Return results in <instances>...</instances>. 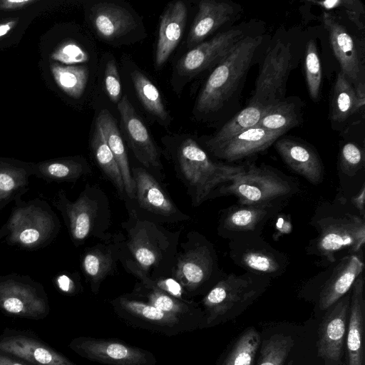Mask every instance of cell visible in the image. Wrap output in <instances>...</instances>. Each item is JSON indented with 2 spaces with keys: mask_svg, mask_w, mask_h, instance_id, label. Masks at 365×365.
Instances as JSON below:
<instances>
[{
  "mask_svg": "<svg viewBox=\"0 0 365 365\" xmlns=\"http://www.w3.org/2000/svg\"><path fill=\"white\" fill-rule=\"evenodd\" d=\"M351 290V289H350ZM350 291L331 305L319 329L317 351L325 365H340L348 327Z\"/></svg>",
  "mask_w": 365,
  "mask_h": 365,
  "instance_id": "cell-13",
  "label": "cell"
},
{
  "mask_svg": "<svg viewBox=\"0 0 365 365\" xmlns=\"http://www.w3.org/2000/svg\"><path fill=\"white\" fill-rule=\"evenodd\" d=\"M364 264L359 254L344 256L326 267L314 277L321 281L318 297L320 310L326 311L348 293L356 278L364 272Z\"/></svg>",
  "mask_w": 365,
  "mask_h": 365,
  "instance_id": "cell-16",
  "label": "cell"
},
{
  "mask_svg": "<svg viewBox=\"0 0 365 365\" xmlns=\"http://www.w3.org/2000/svg\"><path fill=\"white\" fill-rule=\"evenodd\" d=\"M58 285H59L60 288L62 290H63L65 292H67L69 290L71 280L68 277H66V275H62V276L59 277V278L58 279Z\"/></svg>",
  "mask_w": 365,
  "mask_h": 365,
  "instance_id": "cell-48",
  "label": "cell"
},
{
  "mask_svg": "<svg viewBox=\"0 0 365 365\" xmlns=\"http://www.w3.org/2000/svg\"><path fill=\"white\" fill-rule=\"evenodd\" d=\"M275 148L284 163L311 184L322 182L324 170L318 153L310 145L290 138L277 139Z\"/></svg>",
  "mask_w": 365,
  "mask_h": 365,
  "instance_id": "cell-20",
  "label": "cell"
},
{
  "mask_svg": "<svg viewBox=\"0 0 365 365\" xmlns=\"http://www.w3.org/2000/svg\"><path fill=\"white\" fill-rule=\"evenodd\" d=\"M283 134L255 125L209 150L217 158L233 163L264 151Z\"/></svg>",
  "mask_w": 365,
  "mask_h": 365,
  "instance_id": "cell-19",
  "label": "cell"
},
{
  "mask_svg": "<svg viewBox=\"0 0 365 365\" xmlns=\"http://www.w3.org/2000/svg\"><path fill=\"white\" fill-rule=\"evenodd\" d=\"M271 280L249 272L225 274L202 299L206 327L241 312L268 289Z\"/></svg>",
  "mask_w": 365,
  "mask_h": 365,
  "instance_id": "cell-4",
  "label": "cell"
},
{
  "mask_svg": "<svg viewBox=\"0 0 365 365\" xmlns=\"http://www.w3.org/2000/svg\"><path fill=\"white\" fill-rule=\"evenodd\" d=\"M0 351L24 359L35 365H76L53 349L25 336L0 340Z\"/></svg>",
  "mask_w": 365,
  "mask_h": 365,
  "instance_id": "cell-27",
  "label": "cell"
},
{
  "mask_svg": "<svg viewBox=\"0 0 365 365\" xmlns=\"http://www.w3.org/2000/svg\"><path fill=\"white\" fill-rule=\"evenodd\" d=\"M292 64L289 45L277 40L264 56L250 103L269 107L282 101Z\"/></svg>",
  "mask_w": 365,
  "mask_h": 365,
  "instance_id": "cell-11",
  "label": "cell"
},
{
  "mask_svg": "<svg viewBox=\"0 0 365 365\" xmlns=\"http://www.w3.org/2000/svg\"><path fill=\"white\" fill-rule=\"evenodd\" d=\"M82 265L92 292L97 294L102 281L111 274L115 261L110 250L93 247L84 255Z\"/></svg>",
  "mask_w": 365,
  "mask_h": 365,
  "instance_id": "cell-33",
  "label": "cell"
},
{
  "mask_svg": "<svg viewBox=\"0 0 365 365\" xmlns=\"http://www.w3.org/2000/svg\"><path fill=\"white\" fill-rule=\"evenodd\" d=\"M307 2L318 6L327 11L343 9L350 21H352L359 29L363 30L364 28V24L361 19V15L364 14V5L359 0H309L307 1Z\"/></svg>",
  "mask_w": 365,
  "mask_h": 365,
  "instance_id": "cell-41",
  "label": "cell"
},
{
  "mask_svg": "<svg viewBox=\"0 0 365 365\" xmlns=\"http://www.w3.org/2000/svg\"><path fill=\"white\" fill-rule=\"evenodd\" d=\"M135 185V198L139 206L148 212L166 222L186 220L188 216L182 213L170 200L158 181L142 168L133 169Z\"/></svg>",
  "mask_w": 365,
  "mask_h": 365,
  "instance_id": "cell-17",
  "label": "cell"
},
{
  "mask_svg": "<svg viewBox=\"0 0 365 365\" xmlns=\"http://www.w3.org/2000/svg\"><path fill=\"white\" fill-rule=\"evenodd\" d=\"M237 11L236 6L229 2L201 1L188 34L187 46L192 48L202 43L208 36L232 20Z\"/></svg>",
  "mask_w": 365,
  "mask_h": 365,
  "instance_id": "cell-23",
  "label": "cell"
},
{
  "mask_svg": "<svg viewBox=\"0 0 365 365\" xmlns=\"http://www.w3.org/2000/svg\"><path fill=\"white\" fill-rule=\"evenodd\" d=\"M299 191L294 178L269 166L247 164L231 181L217 187L211 198L233 195L237 203L253 205L291 199Z\"/></svg>",
  "mask_w": 365,
  "mask_h": 365,
  "instance_id": "cell-6",
  "label": "cell"
},
{
  "mask_svg": "<svg viewBox=\"0 0 365 365\" xmlns=\"http://www.w3.org/2000/svg\"><path fill=\"white\" fill-rule=\"evenodd\" d=\"M130 77L135 92L145 109L163 122L170 120V115L164 106L158 88L142 72L133 70Z\"/></svg>",
  "mask_w": 365,
  "mask_h": 365,
  "instance_id": "cell-32",
  "label": "cell"
},
{
  "mask_svg": "<svg viewBox=\"0 0 365 365\" xmlns=\"http://www.w3.org/2000/svg\"><path fill=\"white\" fill-rule=\"evenodd\" d=\"M292 364H293V361H289L287 364V365H292Z\"/></svg>",
  "mask_w": 365,
  "mask_h": 365,
  "instance_id": "cell-52",
  "label": "cell"
},
{
  "mask_svg": "<svg viewBox=\"0 0 365 365\" xmlns=\"http://www.w3.org/2000/svg\"><path fill=\"white\" fill-rule=\"evenodd\" d=\"M322 19L334 54L340 65V71L354 87L364 81L363 64L354 40L331 13L324 12Z\"/></svg>",
  "mask_w": 365,
  "mask_h": 365,
  "instance_id": "cell-18",
  "label": "cell"
},
{
  "mask_svg": "<svg viewBox=\"0 0 365 365\" xmlns=\"http://www.w3.org/2000/svg\"><path fill=\"white\" fill-rule=\"evenodd\" d=\"M105 195L94 186L88 187L76 203L71 205V223L74 238L84 240L94 233L108 210Z\"/></svg>",
  "mask_w": 365,
  "mask_h": 365,
  "instance_id": "cell-22",
  "label": "cell"
},
{
  "mask_svg": "<svg viewBox=\"0 0 365 365\" xmlns=\"http://www.w3.org/2000/svg\"><path fill=\"white\" fill-rule=\"evenodd\" d=\"M0 365H24L0 354Z\"/></svg>",
  "mask_w": 365,
  "mask_h": 365,
  "instance_id": "cell-51",
  "label": "cell"
},
{
  "mask_svg": "<svg viewBox=\"0 0 365 365\" xmlns=\"http://www.w3.org/2000/svg\"><path fill=\"white\" fill-rule=\"evenodd\" d=\"M0 304L7 312L21 316L36 317L44 312L41 301L29 293L17 290L1 292Z\"/></svg>",
  "mask_w": 365,
  "mask_h": 365,
  "instance_id": "cell-35",
  "label": "cell"
},
{
  "mask_svg": "<svg viewBox=\"0 0 365 365\" xmlns=\"http://www.w3.org/2000/svg\"><path fill=\"white\" fill-rule=\"evenodd\" d=\"M229 256L245 272L270 279L282 276L289 264L287 255L273 247L262 236L229 240Z\"/></svg>",
  "mask_w": 365,
  "mask_h": 365,
  "instance_id": "cell-10",
  "label": "cell"
},
{
  "mask_svg": "<svg viewBox=\"0 0 365 365\" xmlns=\"http://www.w3.org/2000/svg\"><path fill=\"white\" fill-rule=\"evenodd\" d=\"M245 36L241 29L220 33L192 48L179 60L176 68L181 76L193 77L217 66Z\"/></svg>",
  "mask_w": 365,
  "mask_h": 365,
  "instance_id": "cell-14",
  "label": "cell"
},
{
  "mask_svg": "<svg viewBox=\"0 0 365 365\" xmlns=\"http://www.w3.org/2000/svg\"><path fill=\"white\" fill-rule=\"evenodd\" d=\"M359 111L355 89L345 76L339 71L334 85L330 105V119L341 123Z\"/></svg>",
  "mask_w": 365,
  "mask_h": 365,
  "instance_id": "cell-31",
  "label": "cell"
},
{
  "mask_svg": "<svg viewBox=\"0 0 365 365\" xmlns=\"http://www.w3.org/2000/svg\"><path fill=\"white\" fill-rule=\"evenodd\" d=\"M294 344L290 336L272 335L263 341L257 365H284Z\"/></svg>",
  "mask_w": 365,
  "mask_h": 365,
  "instance_id": "cell-38",
  "label": "cell"
},
{
  "mask_svg": "<svg viewBox=\"0 0 365 365\" xmlns=\"http://www.w3.org/2000/svg\"><path fill=\"white\" fill-rule=\"evenodd\" d=\"M130 295L165 312L194 321L202 328L206 327L202 309L193 301L179 299L155 287L141 283L135 287Z\"/></svg>",
  "mask_w": 365,
  "mask_h": 365,
  "instance_id": "cell-25",
  "label": "cell"
},
{
  "mask_svg": "<svg viewBox=\"0 0 365 365\" xmlns=\"http://www.w3.org/2000/svg\"><path fill=\"white\" fill-rule=\"evenodd\" d=\"M245 165L212 161L192 138L184 140L177 150L178 173L188 188L195 206L211 198L217 187L231 181Z\"/></svg>",
  "mask_w": 365,
  "mask_h": 365,
  "instance_id": "cell-3",
  "label": "cell"
},
{
  "mask_svg": "<svg viewBox=\"0 0 365 365\" xmlns=\"http://www.w3.org/2000/svg\"><path fill=\"white\" fill-rule=\"evenodd\" d=\"M91 21L97 34L106 40L118 38L136 26L133 15L112 3H98L91 8Z\"/></svg>",
  "mask_w": 365,
  "mask_h": 365,
  "instance_id": "cell-26",
  "label": "cell"
},
{
  "mask_svg": "<svg viewBox=\"0 0 365 365\" xmlns=\"http://www.w3.org/2000/svg\"><path fill=\"white\" fill-rule=\"evenodd\" d=\"M70 348L81 356L107 365H155L150 351L113 339L79 336Z\"/></svg>",
  "mask_w": 365,
  "mask_h": 365,
  "instance_id": "cell-12",
  "label": "cell"
},
{
  "mask_svg": "<svg viewBox=\"0 0 365 365\" xmlns=\"http://www.w3.org/2000/svg\"><path fill=\"white\" fill-rule=\"evenodd\" d=\"M259 344L258 331L249 328L235 341L222 365H254Z\"/></svg>",
  "mask_w": 365,
  "mask_h": 365,
  "instance_id": "cell-36",
  "label": "cell"
},
{
  "mask_svg": "<svg viewBox=\"0 0 365 365\" xmlns=\"http://www.w3.org/2000/svg\"><path fill=\"white\" fill-rule=\"evenodd\" d=\"M304 73L310 98L317 102L320 98L322 73L320 58L314 40H310L306 46Z\"/></svg>",
  "mask_w": 365,
  "mask_h": 365,
  "instance_id": "cell-39",
  "label": "cell"
},
{
  "mask_svg": "<svg viewBox=\"0 0 365 365\" xmlns=\"http://www.w3.org/2000/svg\"><path fill=\"white\" fill-rule=\"evenodd\" d=\"M30 2H31V1L30 0H8L6 1H4L6 6H16V5L22 6Z\"/></svg>",
  "mask_w": 365,
  "mask_h": 365,
  "instance_id": "cell-50",
  "label": "cell"
},
{
  "mask_svg": "<svg viewBox=\"0 0 365 365\" xmlns=\"http://www.w3.org/2000/svg\"><path fill=\"white\" fill-rule=\"evenodd\" d=\"M364 198L365 183L363 182L359 192L354 195L350 200L351 205L356 210L363 218H365Z\"/></svg>",
  "mask_w": 365,
  "mask_h": 365,
  "instance_id": "cell-44",
  "label": "cell"
},
{
  "mask_svg": "<svg viewBox=\"0 0 365 365\" xmlns=\"http://www.w3.org/2000/svg\"><path fill=\"white\" fill-rule=\"evenodd\" d=\"M96 123L100 126L120 170L125 195L130 199L135 196V185L130 171L125 145L116 121L110 113L103 109L98 113Z\"/></svg>",
  "mask_w": 365,
  "mask_h": 365,
  "instance_id": "cell-28",
  "label": "cell"
},
{
  "mask_svg": "<svg viewBox=\"0 0 365 365\" xmlns=\"http://www.w3.org/2000/svg\"><path fill=\"white\" fill-rule=\"evenodd\" d=\"M91 148L95 159L103 173L112 182L119 192L123 195L125 194L118 166L100 126L96 123L91 140Z\"/></svg>",
  "mask_w": 365,
  "mask_h": 365,
  "instance_id": "cell-34",
  "label": "cell"
},
{
  "mask_svg": "<svg viewBox=\"0 0 365 365\" xmlns=\"http://www.w3.org/2000/svg\"><path fill=\"white\" fill-rule=\"evenodd\" d=\"M14 22L10 21L0 24V37L6 35L12 28Z\"/></svg>",
  "mask_w": 365,
  "mask_h": 365,
  "instance_id": "cell-49",
  "label": "cell"
},
{
  "mask_svg": "<svg viewBox=\"0 0 365 365\" xmlns=\"http://www.w3.org/2000/svg\"><path fill=\"white\" fill-rule=\"evenodd\" d=\"M14 185L13 179L8 175L0 174V190L8 191L13 188Z\"/></svg>",
  "mask_w": 365,
  "mask_h": 365,
  "instance_id": "cell-47",
  "label": "cell"
},
{
  "mask_svg": "<svg viewBox=\"0 0 365 365\" xmlns=\"http://www.w3.org/2000/svg\"><path fill=\"white\" fill-rule=\"evenodd\" d=\"M116 315L126 324L173 336L202 328L198 323L165 312L130 294L110 302Z\"/></svg>",
  "mask_w": 365,
  "mask_h": 365,
  "instance_id": "cell-8",
  "label": "cell"
},
{
  "mask_svg": "<svg viewBox=\"0 0 365 365\" xmlns=\"http://www.w3.org/2000/svg\"><path fill=\"white\" fill-rule=\"evenodd\" d=\"M52 73L58 86L69 96L79 98L83 93L89 76L86 66L55 65Z\"/></svg>",
  "mask_w": 365,
  "mask_h": 365,
  "instance_id": "cell-37",
  "label": "cell"
},
{
  "mask_svg": "<svg viewBox=\"0 0 365 365\" xmlns=\"http://www.w3.org/2000/svg\"><path fill=\"white\" fill-rule=\"evenodd\" d=\"M302 121L301 106L297 99L284 98L269 106L257 126L272 132L285 133Z\"/></svg>",
  "mask_w": 365,
  "mask_h": 365,
  "instance_id": "cell-29",
  "label": "cell"
},
{
  "mask_svg": "<svg viewBox=\"0 0 365 365\" xmlns=\"http://www.w3.org/2000/svg\"><path fill=\"white\" fill-rule=\"evenodd\" d=\"M128 232L127 249L132 259L125 265L134 274L148 277V273H160L170 257L175 258L174 235L153 221L140 219L135 210L130 211L129 220L125 226Z\"/></svg>",
  "mask_w": 365,
  "mask_h": 365,
  "instance_id": "cell-5",
  "label": "cell"
},
{
  "mask_svg": "<svg viewBox=\"0 0 365 365\" xmlns=\"http://www.w3.org/2000/svg\"><path fill=\"white\" fill-rule=\"evenodd\" d=\"M187 9L182 1L172 2L160 18L155 52V65L161 67L180 42L184 32Z\"/></svg>",
  "mask_w": 365,
  "mask_h": 365,
  "instance_id": "cell-24",
  "label": "cell"
},
{
  "mask_svg": "<svg viewBox=\"0 0 365 365\" xmlns=\"http://www.w3.org/2000/svg\"><path fill=\"white\" fill-rule=\"evenodd\" d=\"M262 36H245L215 66L195 103L198 113L209 114L222 108L237 91L263 42Z\"/></svg>",
  "mask_w": 365,
  "mask_h": 365,
  "instance_id": "cell-2",
  "label": "cell"
},
{
  "mask_svg": "<svg viewBox=\"0 0 365 365\" xmlns=\"http://www.w3.org/2000/svg\"><path fill=\"white\" fill-rule=\"evenodd\" d=\"M352 207L344 197H337L317 207L312 218L317 234L307 246V254L319 258L325 267L345 255L362 252L365 218Z\"/></svg>",
  "mask_w": 365,
  "mask_h": 365,
  "instance_id": "cell-1",
  "label": "cell"
},
{
  "mask_svg": "<svg viewBox=\"0 0 365 365\" xmlns=\"http://www.w3.org/2000/svg\"><path fill=\"white\" fill-rule=\"evenodd\" d=\"M39 238V233L34 229H26L19 235V239L21 242L31 244L35 242Z\"/></svg>",
  "mask_w": 365,
  "mask_h": 365,
  "instance_id": "cell-45",
  "label": "cell"
},
{
  "mask_svg": "<svg viewBox=\"0 0 365 365\" xmlns=\"http://www.w3.org/2000/svg\"><path fill=\"white\" fill-rule=\"evenodd\" d=\"M269 107L249 103L206 143L208 148L222 144L242 131L257 125Z\"/></svg>",
  "mask_w": 365,
  "mask_h": 365,
  "instance_id": "cell-30",
  "label": "cell"
},
{
  "mask_svg": "<svg viewBox=\"0 0 365 365\" xmlns=\"http://www.w3.org/2000/svg\"><path fill=\"white\" fill-rule=\"evenodd\" d=\"M364 276L362 272L350 290L345 365H364Z\"/></svg>",
  "mask_w": 365,
  "mask_h": 365,
  "instance_id": "cell-21",
  "label": "cell"
},
{
  "mask_svg": "<svg viewBox=\"0 0 365 365\" xmlns=\"http://www.w3.org/2000/svg\"><path fill=\"white\" fill-rule=\"evenodd\" d=\"M364 151L354 142H346L340 148L339 166L342 173L354 176L364 166Z\"/></svg>",
  "mask_w": 365,
  "mask_h": 365,
  "instance_id": "cell-40",
  "label": "cell"
},
{
  "mask_svg": "<svg viewBox=\"0 0 365 365\" xmlns=\"http://www.w3.org/2000/svg\"><path fill=\"white\" fill-rule=\"evenodd\" d=\"M290 199H279L260 204L236 203L221 210L217 234L229 240L262 236L267 222L281 212Z\"/></svg>",
  "mask_w": 365,
  "mask_h": 365,
  "instance_id": "cell-9",
  "label": "cell"
},
{
  "mask_svg": "<svg viewBox=\"0 0 365 365\" xmlns=\"http://www.w3.org/2000/svg\"><path fill=\"white\" fill-rule=\"evenodd\" d=\"M358 110H363L365 103V85L364 81L359 83L354 86Z\"/></svg>",
  "mask_w": 365,
  "mask_h": 365,
  "instance_id": "cell-46",
  "label": "cell"
},
{
  "mask_svg": "<svg viewBox=\"0 0 365 365\" xmlns=\"http://www.w3.org/2000/svg\"><path fill=\"white\" fill-rule=\"evenodd\" d=\"M52 58L64 63H83L88 60L86 52L76 43H68L60 47L53 55Z\"/></svg>",
  "mask_w": 365,
  "mask_h": 365,
  "instance_id": "cell-43",
  "label": "cell"
},
{
  "mask_svg": "<svg viewBox=\"0 0 365 365\" xmlns=\"http://www.w3.org/2000/svg\"><path fill=\"white\" fill-rule=\"evenodd\" d=\"M172 271L173 279L188 297L207 292L225 274L220 268L214 245L196 232L189 234Z\"/></svg>",
  "mask_w": 365,
  "mask_h": 365,
  "instance_id": "cell-7",
  "label": "cell"
},
{
  "mask_svg": "<svg viewBox=\"0 0 365 365\" xmlns=\"http://www.w3.org/2000/svg\"><path fill=\"white\" fill-rule=\"evenodd\" d=\"M105 88L109 99L118 103L121 97V83L116 64L113 60L108 61L104 75Z\"/></svg>",
  "mask_w": 365,
  "mask_h": 365,
  "instance_id": "cell-42",
  "label": "cell"
},
{
  "mask_svg": "<svg viewBox=\"0 0 365 365\" xmlns=\"http://www.w3.org/2000/svg\"><path fill=\"white\" fill-rule=\"evenodd\" d=\"M117 106L123 135L135 157L146 168L160 173L163 167L159 149L126 95Z\"/></svg>",
  "mask_w": 365,
  "mask_h": 365,
  "instance_id": "cell-15",
  "label": "cell"
}]
</instances>
